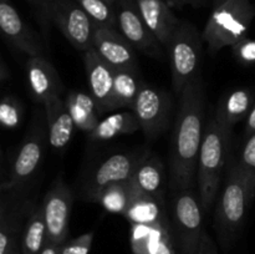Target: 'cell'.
<instances>
[{
  "label": "cell",
  "instance_id": "obj_1",
  "mask_svg": "<svg viewBox=\"0 0 255 254\" xmlns=\"http://www.w3.org/2000/svg\"><path fill=\"white\" fill-rule=\"evenodd\" d=\"M204 110L206 92L203 81L199 76L179 95V109L174 124L169 157L172 186L176 191L191 189L193 184L203 141Z\"/></svg>",
  "mask_w": 255,
  "mask_h": 254
},
{
  "label": "cell",
  "instance_id": "obj_2",
  "mask_svg": "<svg viewBox=\"0 0 255 254\" xmlns=\"http://www.w3.org/2000/svg\"><path fill=\"white\" fill-rule=\"evenodd\" d=\"M254 197L255 191L242 171L239 162H233L227 172L226 182L214 214L217 236L226 251L238 238Z\"/></svg>",
  "mask_w": 255,
  "mask_h": 254
},
{
  "label": "cell",
  "instance_id": "obj_3",
  "mask_svg": "<svg viewBox=\"0 0 255 254\" xmlns=\"http://www.w3.org/2000/svg\"><path fill=\"white\" fill-rule=\"evenodd\" d=\"M232 129L217 121L216 117L204 127L203 141L197 164L199 202L204 213L209 212L221 183L222 169L226 163Z\"/></svg>",
  "mask_w": 255,
  "mask_h": 254
},
{
  "label": "cell",
  "instance_id": "obj_4",
  "mask_svg": "<svg viewBox=\"0 0 255 254\" xmlns=\"http://www.w3.org/2000/svg\"><path fill=\"white\" fill-rule=\"evenodd\" d=\"M255 17L251 0H226L213 7L202 37L212 54L246 39Z\"/></svg>",
  "mask_w": 255,
  "mask_h": 254
},
{
  "label": "cell",
  "instance_id": "obj_5",
  "mask_svg": "<svg viewBox=\"0 0 255 254\" xmlns=\"http://www.w3.org/2000/svg\"><path fill=\"white\" fill-rule=\"evenodd\" d=\"M202 34L192 22L181 20L171 42L168 51L172 85L177 95H181L191 82L201 76Z\"/></svg>",
  "mask_w": 255,
  "mask_h": 254
},
{
  "label": "cell",
  "instance_id": "obj_6",
  "mask_svg": "<svg viewBox=\"0 0 255 254\" xmlns=\"http://www.w3.org/2000/svg\"><path fill=\"white\" fill-rule=\"evenodd\" d=\"M203 209L191 189L176 191L171 204V228L177 254H196L203 234Z\"/></svg>",
  "mask_w": 255,
  "mask_h": 254
},
{
  "label": "cell",
  "instance_id": "obj_7",
  "mask_svg": "<svg viewBox=\"0 0 255 254\" xmlns=\"http://www.w3.org/2000/svg\"><path fill=\"white\" fill-rule=\"evenodd\" d=\"M32 203L25 187L1 191L0 201V254H9L20 248L25 223Z\"/></svg>",
  "mask_w": 255,
  "mask_h": 254
},
{
  "label": "cell",
  "instance_id": "obj_8",
  "mask_svg": "<svg viewBox=\"0 0 255 254\" xmlns=\"http://www.w3.org/2000/svg\"><path fill=\"white\" fill-rule=\"evenodd\" d=\"M46 139L47 132L41 125L29 129L12 159L7 177L2 181L1 191L22 188L34 178L44 159Z\"/></svg>",
  "mask_w": 255,
  "mask_h": 254
},
{
  "label": "cell",
  "instance_id": "obj_9",
  "mask_svg": "<svg viewBox=\"0 0 255 254\" xmlns=\"http://www.w3.org/2000/svg\"><path fill=\"white\" fill-rule=\"evenodd\" d=\"M51 20L76 50L94 49L96 25L76 0H52Z\"/></svg>",
  "mask_w": 255,
  "mask_h": 254
},
{
  "label": "cell",
  "instance_id": "obj_10",
  "mask_svg": "<svg viewBox=\"0 0 255 254\" xmlns=\"http://www.w3.org/2000/svg\"><path fill=\"white\" fill-rule=\"evenodd\" d=\"M147 154H148L147 151L126 152V153L112 154L111 157L105 159L87 178L84 187L85 198L96 202L99 194L106 187L131 179L139 162Z\"/></svg>",
  "mask_w": 255,
  "mask_h": 254
},
{
  "label": "cell",
  "instance_id": "obj_11",
  "mask_svg": "<svg viewBox=\"0 0 255 254\" xmlns=\"http://www.w3.org/2000/svg\"><path fill=\"white\" fill-rule=\"evenodd\" d=\"M132 111L146 137L153 139L166 131L171 114V97L163 90L143 85Z\"/></svg>",
  "mask_w": 255,
  "mask_h": 254
},
{
  "label": "cell",
  "instance_id": "obj_12",
  "mask_svg": "<svg viewBox=\"0 0 255 254\" xmlns=\"http://www.w3.org/2000/svg\"><path fill=\"white\" fill-rule=\"evenodd\" d=\"M117 26L120 32L129 41V44L138 51L161 59L162 46L153 32L148 29L134 0H117Z\"/></svg>",
  "mask_w": 255,
  "mask_h": 254
},
{
  "label": "cell",
  "instance_id": "obj_13",
  "mask_svg": "<svg viewBox=\"0 0 255 254\" xmlns=\"http://www.w3.org/2000/svg\"><path fill=\"white\" fill-rule=\"evenodd\" d=\"M72 202L74 196L70 187L61 178H57L42 202L49 242L61 246L66 242Z\"/></svg>",
  "mask_w": 255,
  "mask_h": 254
},
{
  "label": "cell",
  "instance_id": "obj_14",
  "mask_svg": "<svg viewBox=\"0 0 255 254\" xmlns=\"http://www.w3.org/2000/svg\"><path fill=\"white\" fill-rule=\"evenodd\" d=\"M0 29L5 40L29 57L44 56L46 45L25 22L10 0H0Z\"/></svg>",
  "mask_w": 255,
  "mask_h": 254
},
{
  "label": "cell",
  "instance_id": "obj_15",
  "mask_svg": "<svg viewBox=\"0 0 255 254\" xmlns=\"http://www.w3.org/2000/svg\"><path fill=\"white\" fill-rule=\"evenodd\" d=\"M94 49L112 69L138 71L136 49L115 27H96Z\"/></svg>",
  "mask_w": 255,
  "mask_h": 254
},
{
  "label": "cell",
  "instance_id": "obj_16",
  "mask_svg": "<svg viewBox=\"0 0 255 254\" xmlns=\"http://www.w3.org/2000/svg\"><path fill=\"white\" fill-rule=\"evenodd\" d=\"M85 70L90 92L94 97L100 112L115 110L114 104V80L115 69H112L95 49L82 52Z\"/></svg>",
  "mask_w": 255,
  "mask_h": 254
},
{
  "label": "cell",
  "instance_id": "obj_17",
  "mask_svg": "<svg viewBox=\"0 0 255 254\" xmlns=\"http://www.w3.org/2000/svg\"><path fill=\"white\" fill-rule=\"evenodd\" d=\"M26 79L30 94L36 102L44 105L61 95L64 84L54 65L45 56L29 57L26 61Z\"/></svg>",
  "mask_w": 255,
  "mask_h": 254
},
{
  "label": "cell",
  "instance_id": "obj_18",
  "mask_svg": "<svg viewBox=\"0 0 255 254\" xmlns=\"http://www.w3.org/2000/svg\"><path fill=\"white\" fill-rule=\"evenodd\" d=\"M129 244L134 254H177L171 224H131Z\"/></svg>",
  "mask_w": 255,
  "mask_h": 254
},
{
  "label": "cell",
  "instance_id": "obj_19",
  "mask_svg": "<svg viewBox=\"0 0 255 254\" xmlns=\"http://www.w3.org/2000/svg\"><path fill=\"white\" fill-rule=\"evenodd\" d=\"M134 1L148 29L153 32L159 44L166 49L181 24V20L172 11L171 4L167 0H134Z\"/></svg>",
  "mask_w": 255,
  "mask_h": 254
},
{
  "label": "cell",
  "instance_id": "obj_20",
  "mask_svg": "<svg viewBox=\"0 0 255 254\" xmlns=\"http://www.w3.org/2000/svg\"><path fill=\"white\" fill-rule=\"evenodd\" d=\"M47 124V142L56 151L66 148L71 142L75 126L74 120L61 96L54 97L44 104Z\"/></svg>",
  "mask_w": 255,
  "mask_h": 254
},
{
  "label": "cell",
  "instance_id": "obj_21",
  "mask_svg": "<svg viewBox=\"0 0 255 254\" xmlns=\"http://www.w3.org/2000/svg\"><path fill=\"white\" fill-rule=\"evenodd\" d=\"M124 216L131 224H171L162 196L146 193L137 186L131 203Z\"/></svg>",
  "mask_w": 255,
  "mask_h": 254
},
{
  "label": "cell",
  "instance_id": "obj_22",
  "mask_svg": "<svg viewBox=\"0 0 255 254\" xmlns=\"http://www.w3.org/2000/svg\"><path fill=\"white\" fill-rule=\"evenodd\" d=\"M253 105L254 97L251 90H234L219 101L214 117L222 125L233 129L234 125L248 119Z\"/></svg>",
  "mask_w": 255,
  "mask_h": 254
},
{
  "label": "cell",
  "instance_id": "obj_23",
  "mask_svg": "<svg viewBox=\"0 0 255 254\" xmlns=\"http://www.w3.org/2000/svg\"><path fill=\"white\" fill-rule=\"evenodd\" d=\"M65 104L76 128L89 133L96 128L100 122V111L91 95L81 91H71L65 99Z\"/></svg>",
  "mask_w": 255,
  "mask_h": 254
},
{
  "label": "cell",
  "instance_id": "obj_24",
  "mask_svg": "<svg viewBox=\"0 0 255 254\" xmlns=\"http://www.w3.org/2000/svg\"><path fill=\"white\" fill-rule=\"evenodd\" d=\"M47 242L46 221L42 204H35L25 223L20 241L21 254H39Z\"/></svg>",
  "mask_w": 255,
  "mask_h": 254
},
{
  "label": "cell",
  "instance_id": "obj_25",
  "mask_svg": "<svg viewBox=\"0 0 255 254\" xmlns=\"http://www.w3.org/2000/svg\"><path fill=\"white\" fill-rule=\"evenodd\" d=\"M139 122L133 111H124L110 115L106 119L101 120L96 128L90 132L91 141H107L122 134H129L137 131Z\"/></svg>",
  "mask_w": 255,
  "mask_h": 254
},
{
  "label": "cell",
  "instance_id": "obj_26",
  "mask_svg": "<svg viewBox=\"0 0 255 254\" xmlns=\"http://www.w3.org/2000/svg\"><path fill=\"white\" fill-rule=\"evenodd\" d=\"M132 179L141 191L153 196H162L161 192L164 179L163 164L158 158L147 154L139 162Z\"/></svg>",
  "mask_w": 255,
  "mask_h": 254
},
{
  "label": "cell",
  "instance_id": "obj_27",
  "mask_svg": "<svg viewBox=\"0 0 255 254\" xmlns=\"http://www.w3.org/2000/svg\"><path fill=\"white\" fill-rule=\"evenodd\" d=\"M142 84L138 71L131 70H115L114 104L115 110L120 107L132 109L141 91Z\"/></svg>",
  "mask_w": 255,
  "mask_h": 254
},
{
  "label": "cell",
  "instance_id": "obj_28",
  "mask_svg": "<svg viewBox=\"0 0 255 254\" xmlns=\"http://www.w3.org/2000/svg\"><path fill=\"white\" fill-rule=\"evenodd\" d=\"M136 189L133 179L119 182L111 186L106 187L96 199V203H100L105 211L110 213L125 214L129 203H131L132 196Z\"/></svg>",
  "mask_w": 255,
  "mask_h": 254
},
{
  "label": "cell",
  "instance_id": "obj_29",
  "mask_svg": "<svg viewBox=\"0 0 255 254\" xmlns=\"http://www.w3.org/2000/svg\"><path fill=\"white\" fill-rule=\"evenodd\" d=\"M80 6L91 17L97 27H115L117 25L116 5L107 0H76Z\"/></svg>",
  "mask_w": 255,
  "mask_h": 254
},
{
  "label": "cell",
  "instance_id": "obj_30",
  "mask_svg": "<svg viewBox=\"0 0 255 254\" xmlns=\"http://www.w3.org/2000/svg\"><path fill=\"white\" fill-rule=\"evenodd\" d=\"M22 105L16 97L7 95L0 102V124L4 128L14 129L22 121Z\"/></svg>",
  "mask_w": 255,
  "mask_h": 254
},
{
  "label": "cell",
  "instance_id": "obj_31",
  "mask_svg": "<svg viewBox=\"0 0 255 254\" xmlns=\"http://www.w3.org/2000/svg\"><path fill=\"white\" fill-rule=\"evenodd\" d=\"M238 162L243 173L248 178L252 188L255 191V132L247 137L241 159Z\"/></svg>",
  "mask_w": 255,
  "mask_h": 254
},
{
  "label": "cell",
  "instance_id": "obj_32",
  "mask_svg": "<svg viewBox=\"0 0 255 254\" xmlns=\"http://www.w3.org/2000/svg\"><path fill=\"white\" fill-rule=\"evenodd\" d=\"M31 5L35 15L37 17L40 26H41L42 34H44V41L46 46H49V34H50V22L51 20V5L52 0H26Z\"/></svg>",
  "mask_w": 255,
  "mask_h": 254
},
{
  "label": "cell",
  "instance_id": "obj_33",
  "mask_svg": "<svg viewBox=\"0 0 255 254\" xmlns=\"http://www.w3.org/2000/svg\"><path fill=\"white\" fill-rule=\"evenodd\" d=\"M92 242H94V232H87L71 241L65 242L60 254H90Z\"/></svg>",
  "mask_w": 255,
  "mask_h": 254
},
{
  "label": "cell",
  "instance_id": "obj_34",
  "mask_svg": "<svg viewBox=\"0 0 255 254\" xmlns=\"http://www.w3.org/2000/svg\"><path fill=\"white\" fill-rule=\"evenodd\" d=\"M232 51L241 64H255V39L246 37V39L241 40L232 46Z\"/></svg>",
  "mask_w": 255,
  "mask_h": 254
},
{
  "label": "cell",
  "instance_id": "obj_35",
  "mask_svg": "<svg viewBox=\"0 0 255 254\" xmlns=\"http://www.w3.org/2000/svg\"><path fill=\"white\" fill-rule=\"evenodd\" d=\"M196 254H218V249H217L213 239L209 237V234L206 231L202 234Z\"/></svg>",
  "mask_w": 255,
  "mask_h": 254
},
{
  "label": "cell",
  "instance_id": "obj_36",
  "mask_svg": "<svg viewBox=\"0 0 255 254\" xmlns=\"http://www.w3.org/2000/svg\"><path fill=\"white\" fill-rule=\"evenodd\" d=\"M171 4V6L176 7H183V6H193V7H201L204 5L212 4L213 6V0H167Z\"/></svg>",
  "mask_w": 255,
  "mask_h": 254
},
{
  "label": "cell",
  "instance_id": "obj_37",
  "mask_svg": "<svg viewBox=\"0 0 255 254\" xmlns=\"http://www.w3.org/2000/svg\"><path fill=\"white\" fill-rule=\"evenodd\" d=\"M255 132V100H254V105L252 107V111L249 114L248 119H247L246 122V136H251L252 133Z\"/></svg>",
  "mask_w": 255,
  "mask_h": 254
},
{
  "label": "cell",
  "instance_id": "obj_38",
  "mask_svg": "<svg viewBox=\"0 0 255 254\" xmlns=\"http://www.w3.org/2000/svg\"><path fill=\"white\" fill-rule=\"evenodd\" d=\"M64 246V244H62ZM61 244H57V243H52V242H46L45 247L42 248V251L40 252L39 254H60L61 253V248H62Z\"/></svg>",
  "mask_w": 255,
  "mask_h": 254
},
{
  "label": "cell",
  "instance_id": "obj_39",
  "mask_svg": "<svg viewBox=\"0 0 255 254\" xmlns=\"http://www.w3.org/2000/svg\"><path fill=\"white\" fill-rule=\"evenodd\" d=\"M10 76H11V72H10L9 67H7L4 59H1L0 60V81H1V84H5L6 81H9Z\"/></svg>",
  "mask_w": 255,
  "mask_h": 254
},
{
  "label": "cell",
  "instance_id": "obj_40",
  "mask_svg": "<svg viewBox=\"0 0 255 254\" xmlns=\"http://www.w3.org/2000/svg\"><path fill=\"white\" fill-rule=\"evenodd\" d=\"M223 1H226V0H213V7L217 6V5L222 4Z\"/></svg>",
  "mask_w": 255,
  "mask_h": 254
},
{
  "label": "cell",
  "instance_id": "obj_41",
  "mask_svg": "<svg viewBox=\"0 0 255 254\" xmlns=\"http://www.w3.org/2000/svg\"><path fill=\"white\" fill-rule=\"evenodd\" d=\"M9 254H21V248L15 249V251H12L11 253H9Z\"/></svg>",
  "mask_w": 255,
  "mask_h": 254
},
{
  "label": "cell",
  "instance_id": "obj_42",
  "mask_svg": "<svg viewBox=\"0 0 255 254\" xmlns=\"http://www.w3.org/2000/svg\"><path fill=\"white\" fill-rule=\"evenodd\" d=\"M107 1H109V2H111V4H114V5H116L117 0H107Z\"/></svg>",
  "mask_w": 255,
  "mask_h": 254
}]
</instances>
